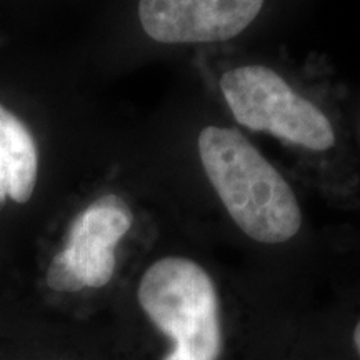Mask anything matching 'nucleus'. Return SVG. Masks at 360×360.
<instances>
[{
  "label": "nucleus",
  "instance_id": "4",
  "mask_svg": "<svg viewBox=\"0 0 360 360\" xmlns=\"http://www.w3.org/2000/svg\"><path fill=\"white\" fill-rule=\"evenodd\" d=\"M265 0H139V20L159 44H214L237 37Z\"/></svg>",
  "mask_w": 360,
  "mask_h": 360
},
{
  "label": "nucleus",
  "instance_id": "6",
  "mask_svg": "<svg viewBox=\"0 0 360 360\" xmlns=\"http://www.w3.org/2000/svg\"><path fill=\"white\" fill-rule=\"evenodd\" d=\"M39 174V152L19 117L0 105V205L6 199L25 204Z\"/></svg>",
  "mask_w": 360,
  "mask_h": 360
},
{
  "label": "nucleus",
  "instance_id": "7",
  "mask_svg": "<svg viewBox=\"0 0 360 360\" xmlns=\"http://www.w3.org/2000/svg\"><path fill=\"white\" fill-rule=\"evenodd\" d=\"M347 345L352 360H360V315L355 319L352 327L347 328Z\"/></svg>",
  "mask_w": 360,
  "mask_h": 360
},
{
  "label": "nucleus",
  "instance_id": "3",
  "mask_svg": "<svg viewBox=\"0 0 360 360\" xmlns=\"http://www.w3.org/2000/svg\"><path fill=\"white\" fill-rule=\"evenodd\" d=\"M219 87L242 127L310 152H326L335 146L334 125L328 117L270 67H232L222 74Z\"/></svg>",
  "mask_w": 360,
  "mask_h": 360
},
{
  "label": "nucleus",
  "instance_id": "2",
  "mask_svg": "<svg viewBox=\"0 0 360 360\" xmlns=\"http://www.w3.org/2000/svg\"><path fill=\"white\" fill-rule=\"evenodd\" d=\"M197 150L220 204L249 240L278 247L297 238L304 214L294 188L244 134L207 125Z\"/></svg>",
  "mask_w": 360,
  "mask_h": 360
},
{
  "label": "nucleus",
  "instance_id": "5",
  "mask_svg": "<svg viewBox=\"0 0 360 360\" xmlns=\"http://www.w3.org/2000/svg\"><path fill=\"white\" fill-rule=\"evenodd\" d=\"M134 225L125 200L109 193L75 215L67 231L65 245L56 255L75 278L80 292L109 285L117 269V247Z\"/></svg>",
  "mask_w": 360,
  "mask_h": 360
},
{
  "label": "nucleus",
  "instance_id": "1",
  "mask_svg": "<svg viewBox=\"0 0 360 360\" xmlns=\"http://www.w3.org/2000/svg\"><path fill=\"white\" fill-rule=\"evenodd\" d=\"M135 300L159 342L155 360L285 359L289 328H244L197 259L165 254L139 278Z\"/></svg>",
  "mask_w": 360,
  "mask_h": 360
}]
</instances>
